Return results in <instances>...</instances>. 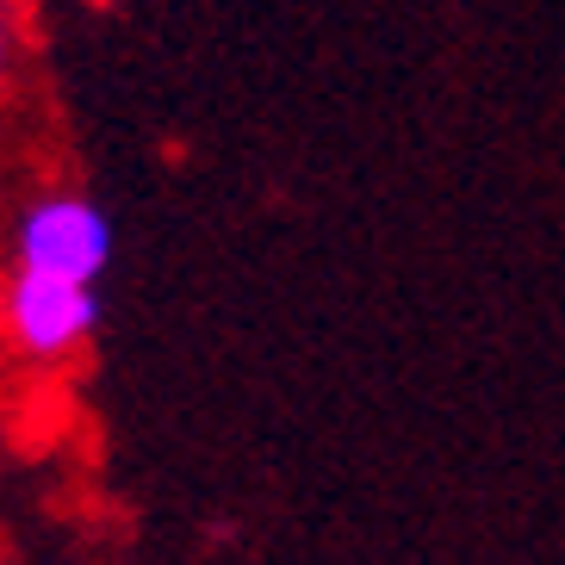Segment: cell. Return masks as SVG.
I'll list each match as a JSON object with an SVG mask.
<instances>
[{
  "instance_id": "7a4b0ae2",
  "label": "cell",
  "mask_w": 565,
  "mask_h": 565,
  "mask_svg": "<svg viewBox=\"0 0 565 565\" xmlns=\"http://www.w3.org/2000/svg\"><path fill=\"white\" fill-rule=\"evenodd\" d=\"M0 323L19 342V354H32V361H68V354L87 349L94 330H100V286L13 267V280L0 286Z\"/></svg>"
},
{
  "instance_id": "6da1fadb",
  "label": "cell",
  "mask_w": 565,
  "mask_h": 565,
  "mask_svg": "<svg viewBox=\"0 0 565 565\" xmlns=\"http://www.w3.org/2000/svg\"><path fill=\"white\" fill-rule=\"evenodd\" d=\"M13 267L100 286L113 267V217L87 193H38L13 224Z\"/></svg>"
},
{
  "instance_id": "3957f363",
  "label": "cell",
  "mask_w": 565,
  "mask_h": 565,
  "mask_svg": "<svg viewBox=\"0 0 565 565\" xmlns=\"http://www.w3.org/2000/svg\"><path fill=\"white\" fill-rule=\"evenodd\" d=\"M7 56H13V32H7V7H0V75H7Z\"/></svg>"
},
{
  "instance_id": "277c9868",
  "label": "cell",
  "mask_w": 565,
  "mask_h": 565,
  "mask_svg": "<svg viewBox=\"0 0 565 565\" xmlns=\"http://www.w3.org/2000/svg\"><path fill=\"white\" fill-rule=\"evenodd\" d=\"M0 7H7V0H0Z\"/></svg>"
}]
</instances>
